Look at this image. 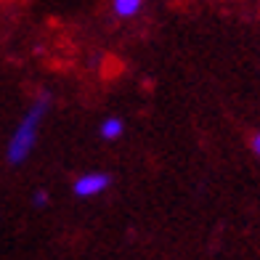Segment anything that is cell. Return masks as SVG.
<instances>
[{"label": "cell", "instance_id": "6da1fadb", "mask_svg": "<svg viewBox=\"0 0 260 260\" xmlns=\"http://www.w3.org/2000/svg\"><path fill=\"white\" fill-rule=\"evenodd\" d=\"M48 106H51V96L43 93L32 101V106L27 109V114L19 120V125L14 127V133L8 138V149H6V159L11 165H21L27 162V157L32 154L35 144H38V133H40V125L48 114Z\"/></svg>", "mask_w": 260, "mask_h": 260}, {"label": "cell", "instance_id": "7a4b0ae2", "mask_svg": "<svg viewBox=\"0 0 260 260\" xmlns=\"http://www.w3.org/2000/svg\"><path fill=\"white\" fill-rule=\"evenodd\" d=\"M109 186H112V178L106 173H82V175H77V178H75L72 191H75V197L88 199V197L104 194Z\"/></svg>", "mask_w": 260, "mask_h": 260}, {"label": "cell", "instance_id": "3957f363", "mask_svg": "<svg viewBox=\"0 0 260 260\" xmlns=\"http://www.w3.org/2000/svg\"><path fill=\"white\" fill-rule=\"evenodd\" d=\"M146 0H112V14L117 19H133L141 14Z\"/></svg>", "mask_w": 260, "mask_h": 260}, {"label": "cell", "instance_id": "277c9868", "mask_svg": "<svg viewBox=\"0 0 260 260\" xmlns=\"http://www.w3.org/2000/svg\"><path fill=\"white\" fill-rule=\"evenodd\" d=\"M99 133H101L104 141H117V138H122V133H125L122 117H106V120L101 122V127H99Z\"/></svg>", "mask_w": 260, "mask_h": 260}, {"label": "cell", "instance_id": "5b68a950", "mask_svg": "<svg viewBox=\"0 0 260 260\" xmlns=\"http://www.w3.org/2000/svg\"><path fill=\"white\" fill-rule=\"evenodd\" d=\"M32 205H35V207H45V205H48V194H45V191H35Z\"/></svg>", "mask_w": 260, "mask_h": 260}, {"label": "cell", "instance_id": "8992f818", "mask_svg": "<svg viewBox=\"0 0 260 260\" xmlns=\"http://www.w3.org/2000/svg\"><path fill=\"white\" fill-rule=\"evenodd\" d=\"M252 151H255V154L260 157V133H257V136L252 138Z\"/></svg>", "mask_w": 260, "mask_h": 260}]
</instances>
